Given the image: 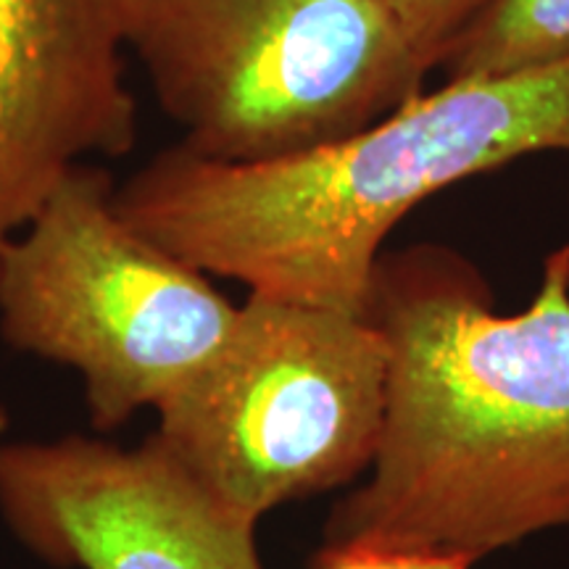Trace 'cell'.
<instances>
[{"label":"cell","instance_id":"1","mask_svg":"<svg viewBox=\"0 0 569 569\" xmlns=\"http://www.w3.org/2000/svg\"><path fill=\"white\" fill-rule=\"evenodd\" d=\"M361 317L388 346L386 422L325 543L478 561L569 528V243L546 256L517 315H498L486 277L451 248L386 251Z\"/></svg>","mask_w":569,"mask_h":569},{"label":"cell","instance_id":"2","mask_svg":"<svg viewBox=\"0 0 569 569\" xmlns=\"http://www.w3.org/2000/svg\"><path fill=\"white\" fill-rule=\"evenodd\" d=\"M569 153V61L501 80H446L365 130L267 161L180 142L117 188L132 227L251 296L361 317L386 240L461 180Z\"/></svg>","mask_w":569,"mask_h":569},{"label":"cell","instance_id":"3","mask_svg":"<svg viewBox=\"0 0 569 569\" xmlns=\"http://www.w3.org/2000/svg\"><path fill=\"white\" fill-rule=\"evenodd\" d=\"M117 17L180 146L217 161L346 138L430 74L380 0H117Z\"/></svg>","mask_w":569,"mask_h":569},{"label":"cell","instance_id":"4","mask_svg":"<svg viewBox=\"0 0 569 569\" xmlns=\"http://www.w3.org/2000/svg\"><path fill=\"white\" fill-rule=\"evenodd\" d=\"M111 174L77 163L0 248V332L82 377L90 425L159 409L217 359L240 306L117 209Z\"/></svg>","mask_w":569,"mask_h":569},{"label":"cell","instance_id":"5","mask_svg":"<svg viewBox=\"0 0 569 569\" xmlns=\"http://www.w3.org/2000/svg\"><path fill=\"white\" fill-rule=\"evenodd\" d=\"M388 403V346L365 317L248 296L217 359L156 409L153 438L230 515L365 478Z\"/></svg>","mask_w":569,"mask_h":569},{"label":"cell","instance_id":"6","mask_svg":"<svg viewBox=\"0 0 569 569\" xmlns=\"http://www.w3.org/2000/svg\"><path fill=\"white\" fill-rule=\"evenodd\" d=\"M0 517L63 569H264L259 525L206 496L153 436L0 446Z\"/></svg>","mask_w":569,"mask_h":569},{"label":"cell","instance_id":"7","mask_svg":"<svg viewBox=\"0 0 569 569\" xmlns=\"http://www.w3.org/2000/svg\"><path fill=\"white\" fill-rule=\"evenodd\" d=\"M134 138L117 0H0V248L77 163Z\"/></svg>","mask_w":569,"mask_h":569},{"label":"cell","instance_id":"8","mask_svg":"<svg viewBox=\"0 0 569 569\" xmlns=\"http://www.w3.org/2000/svg\"><path fill=\"white\" fill-rule=\"evenodd\" d=\"M569 61V0H480L438 69L446 80H501Z\"/></svg>","mask_w":569,"mask_h":569},{"label":"cell","instance_id":"9","mask_svg":"<svg viewBox=\"0 0 569 569\" xmlns=\"http://www.w3.org/2000/svg\"><path fill=\"white\" fill-rule=\"evenodd\" d=\"M390 17L398 21L411 48L427 69H438L448 46L457 38L480 0H380Z\"/></svg>","mask_w":569,"mask_h":569},{"label":"cell","instance_id":"10","mask_svg":"<svg viewBox=\"0 0 569 569\" xmlns=\"http://www.w3.org/2000/svg\"><path fill=\"white\" fill-rule=\"evenodd\" d=\"M475 559L465 553L432 549H401V546L322 543L311 559V569H472Z\"/></svg>","mask_w":569,"mask_h":569},{"label":"cell","instance_id":"11","mask_svg":"<svg viewBox=\"0 0 569 569\" xmlns=\"http://www.w3.org/2000/svg\"><path fill=\"white\" fill-rule=\"evenodd\" d=\"M6 427H9V411H6L3 403H0V432H3Z\"/></svg>","mask_w":569,"mask_h":569}]
</instances>
